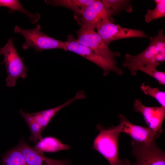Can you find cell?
<instances>
[{"label":"cell","instance_id":"cell-9","mask_svg":"<svg viewBox=\"0 0 165 165\" xmlns=\"http://www.w3.org/2000/svg\"><path fill=\"white\" fill-rule=\"evenodd\" d=\"M97 29V33L108 46L112 42L120 39L130 38H149L150 37L141 30L124 28L115 24L110 19Z\"/></svg>","mask_w":165,"mask_h":165},{"label":"cell","instance_id":"cell-17","mask_svg":"<svg viewBox=\"0 0 165 165\" xmlns=\"http://www.w3.org/2000/svg\"><path fill=\"white\" fill-rule=\"evenodd\" d=\"M1 164L2 165H29L16 146L10 149L4 155Z\"/></svg>","mask_w":165,"mask_h":165},{"label":"cell","instance_id":"cell-12","mask_svg":"<svg viewBox=\"0 0 165 165\" xmlns=\"http://www.w3.org/2000/svg\"><path fill=\"white\" fill-rule=\"evenodd\" d=\"M16 147L21 152L29 165H69L70 164V161L68 160H54L44 156L31 147L23 139Z\"/></svg>","mask_w":165,"mask_h":165},{"label":"cell","instance_id":"cell-14","mask_svg":"<svg viewBox=\"0 0 165 165\" xmlns=\"http://www.w3.org/2000/svg\"><path fill=\"white\" fill-rule=\"evenodd\" d=\"M34 148L39 152H55L70 149V146L63 143L58 139L52 136L42 138Z\"/></svg>","mask_w":165,"mask_h":165},{"label":"cell","instance_id":"cell-3","mask_svg":"<svg viewBox=\"0 0 165 165\" xmlns=\"http://www.w3.org/2000/svg\"><path fill=\"white\" fill-rule=\"evenodd\" d=\"M76 33V39L80 44L90 48L112 65L118 66L116 58L120 56V53L112 51L95 32V29L81 27Z\"/></svg>","mask_w":165,"mask_h":165},{"label":"cell","instance_id":"cell-22","mask_svg":"<svg viewBox=\"0 0 165 165\" xmlns=\"http://www.w3.org/2000/svg\"><path fill=\"white\" fill-rule=\"evenodd\" d=\"M158 65L156 64L148 65L143 66L139 68L140 71L156 80L161 85L165 84V73L158 71L156 68Z\"/></svg>","mask_w":165,"mask_h":165},{"label":"cell","instance_id":"cell-15","mask_svg":"<svg viewBox=\"0 0 165 165\" xmlns=\"http://www.w3.org/2000/svg\"><path fill=\"white\" fill-rule=\"evenodd\" d=\"M95 0H46V4L53 6L64 7L71 9L74 14L79 13L85 7L93 3Z\"/></svg>","mask_w":165,"mask_h":165},{"label":"cell","instance_id":"cell-20","mask_svg":"<svg viewBox=\"0 0 165 165\" xmlns=\"http://www.w3.org/2000/svg\"><path fill=\"white\" fill-rule=\"evenodd\" d=\"M154 1L156 4L155 8L153 10L149 9L145 16V21L148 23L153 20L165 16V0H155Z\"/></svg>","mask_w":165,"mask_h":165},{"label":"cell","instance_id":"cell-7","mask_svg":"<svg viewBox=\"0 0 165 165\" xmlns=\"http://www.w3.org/2000/svg\"><path fill=\"white\" fill-rule=\"evenodd\" d=\"M150 42L147 47L141 53L135 55L127 53L122 64L124 68L129 70L132 75H136L141 67L149 64L160 65L165 61V55L159 53L156 48L155 37H149Z\"/></svg>","mask_w":165,"mask_h":165},{"label":"cell","instance_id":"cell-10","mask_svg":"<svg viewBox=\"0 0 165 165\" xmlns=\"http://www.w3.org/2000/svg\"><path fill=\"white\" fill-rule=\"evenodd\" d=\"M118 116L120 122L117 126L120 133H125L135 141L143 143L151 142L158 138L162 133L148 127L133 124L120 113L118 114Z\"/></svg>","mask_w":165,"mask_h":165},{"label":"cell","instance_id":"cell-16","mask_svg":"<svg viewBox=\"0 0 165 165\" xmlns=\"http://www.w3.org/2000/svg\"><path fill=\"white\" fill-rule=\"evenodd\" d=\"M0 6L8 8L11 13L17 11L24 13L28 17L32 24L37 22L40 18V15L39 13H30L21 5L18 0H0Z\"/></svg>","mask_w":165,"mask_h":165},{"label":"cell","instance_id":"cell-18","mask_svg":"<svg viewBox=\"0 0 165 165\" xmlns=\"http://www.w3.org/2000/svg\"><path fill=\"white\" fill-rule=\"evenodd\" d=\"M20 112L30 130L31 135L29 141L37 143L42 138V134L43 131L40 125L34 119L31 113H26L21 110H20Z\"/></svg>","mask_w":165,"mask_h":165},{"label":"cell","instance_id":"cell-5","mask_svg":"<svg viewBox=\"0 0 165 165\" xmlns=\"http://www.w3.org/2000/svg\"><path fill=\"white\" fill-rule=\"evenodd\" d=\"M113 10L100 0H95L74 17L81 27L97 29L113 15Z\"/></svg>","mask_w":165,"mask_h":165},{"label":"cell","instance_id":"cell-6","mask_svg":"<svg viewBox=\"0 0 165 165\" xmlns=\"http://www.w3.org/2000/svg\"><path fill=\"white\" fill-rule=\"evenodd\" d=\"M131 152L135 159L132 165H165V152L155 141L148 143L132 139Z\"/></svg>","mask_w":165,"mask_h":165},{"label":"cell","instance_id":"cell-4","mask_svg":"<svg viewBox=\"0 0 165 165\" xmlns=\"http://www.w3.org/2000/svg\"><path fill=\"white\" fill-rule=\"evenodd\" d=\"M0 52L4 56L3 62L7 74L6 85L9 87L14 86L18 78L24 79L27 76V68L23 62V59L18 54L12 38L9 39L3 47L0 48Z\"/></svg>","mask_w":165,"mask_h":165},{"label":"cell","instance_id":"cell-11","mask_svg":"<svg viewBox=\"0 0 165 165\" xmlns=\"http://www.w3.org/2000/svg\"><path fill=\"white\" fill-rule=\"evenodd\" d=\"M133 105L135 112L142 114L148 127L155 131L162 132V125L165 117V107L146 106L138 99L134 101Z\"/></svg>","mask_w":165,"mask_h":165},{"label":"cell","instance_id":"cell-23","mask_svg":"<svg viewBox=\"0 0 165 165\" xmlns=\"http://www.w3.org/2000/svg\"><path fill=\"white\" fill-rule=\"evenodd\" d=\"M1 55H2V54H1V52H0V56Z\"/></svg>","mask_w":165,"mask_h":165},{"label":"cell","instance_id":"cell-13","mask_svg":"<svg viewBox=\"0 0 165 165\" xmlns=\"http://www.w3.org/2000/svg\"><path fill=\"white\" fill-rule=\"evenodd\" d=\"M85 97L84 92L82 90L80 91L77 92L74 97L67 100L61 105L52 108L31 113V114L43 131L52 119L59 111L75 101L83 99Z\"/></svg>","mask_w":165,"mask_h":165},{"label":"cell","instance_id":"cell-1","mask_svg":"<svg viewBox=\"0 0 165 165\" xmlns=\"http://www.w3.org/2000/svg\"><path fill=\"white\" fill-rule=\"evenodd\" d=\"M99 131L94 141L93 148L97 151L108 161L109 165H130L127 159H120L118 153V138L121 133L117 126L105 129L98 125Z\"/></svg>","mask_w":165,"mask_h":165},{"label":"cell","instance_id":"cell-21","mask_svg":"<svg viewBox=\"0 0 165 165\" xmlns=\"http://www.w3.org/2000/svg\"><path fill=\"white\" fill-rule=\"evenodd\" d=\"M140 88L145 94L148 95L155 99L161 106L165 107V92L160 90L158 88H152L145 83H142Z\"/></svg>","mask_w":165,"mask_h":165},{"label":"cell","instance_id":"cell-19","mask_svg":"<svg viewBox=\"0 0 165 165\" xmlns=\"http://www.w3.org/2000/svg\"><path fill=\"white\" fill-rule=\"evenodd\" d=\"M102 1L106 6L112 9L113 15H117L123 10L128 13L132 11V7L130 0H102Z\"/></svg>","mask_w":165,"mask_h":165},{"label":"cell","instance_id":"cell-8","mask_svg":"<svg viewBox=\"0 0 165 165\" xmlns=\"http://www.w3.org/2000/svg\"><path fill=\"white\" fill-rule=\"evenodd\" d=\"M64 43L67 50L78 54L96 64L103 70L104 76L111 72L119 75H123L121 68L112 65L90 48L80 44L73 35H68Z\"/></svg>","mask_w":165,"mask_h":165},{"label":"cell","instance_id":"cell-2","mask_svg":"<svg viewBox=\"0 0 165 165\" xmlns=\"http://www.w3.org/2000/svg\"><path fill=\"white\" fill-rule=\"evenodd\" d=\"M14 32L20 34L25 39L22 48L25 50L33 48L36 52L51 49H60L67 50L64 42L56 40L47 35L41 30V26L37 24L31 30L24 29L16 25Z\"/></svg>","mask_w":165,"mask_h":165}]
</instances>
